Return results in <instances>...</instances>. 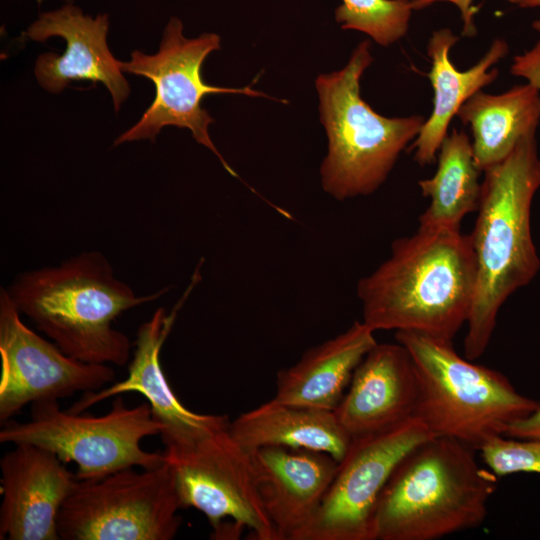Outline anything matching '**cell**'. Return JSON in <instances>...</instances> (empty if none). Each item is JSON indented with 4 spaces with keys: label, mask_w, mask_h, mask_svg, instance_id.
Instances as JSON below:
<instances>
[{
    "label": "cell",
    "mask_w": 540,
    "mask_h": 540,
    "mask_svg": "<svg viewBox=\"0 0 540 540\" xmlns=\"http://www.w3.org/2000/svg\"><path fill=\"white\" fill-rule=\"evenodd\" d=\"M374 330L355 321L337 336L308 349L293 366L278 372L275 399L334 411L353 373L377 344Z\"/></svg>",
    "instance_id": "obj_18"
},
{
    "label": "cell",
    "mask_w": 540,
    "mask_h": 540,
    "mask_svg": "<svg viewBox=\"0 0 540 540\" xmlns=\"http://www.w3.org/2000/svg\"><path fill=\"white\" fill-rule=\"evenodd\" d=\"M228 428L249 452L265 446H284L325 452L338 462L352 440L334 411L275 398L240 414Z\"/></svg>",
    "instance_id": "obj_20"
},
{
    "label": "cell",
    "mask_w": 540,
    "mask_h": 540,
    "mask_svg": "<svg viewBox=\"0 0 540 540\" xmlns=\"http://www.w3.org/2000/svg\"><path fill=\"white\" fill-rule=\"evenodd\" d=\"M168 289L137 295L99 251L22 272L5 288L19 313L64 353L86 363L117 366L128 362L131 343L113 322Z\"/></svg>",
    "instance_id": "obj_3"
},
{
    "label": "cell",
    "mask_w": 540,
    "mask_h": 540,
    "mask_svg": "<svg viewBox=\"0 0 540 540\" xmlns=\"http://www.w3.org/2000/svg\"><path fill=\"white\" fill-rule=\"evenodd\" d=\"M450 2L458 7L462 22L463 30L462 33L464 36L472 37L476 34V27L474 23V14L477 11V8L473 6L474 0H412V5L414 10L423 9L435 2ZM510 3L517 4L520 6L523 0H508Z\"/></svg>",
    "instance_id": "obj_25"
},
{
    "label": "cell",
    "mask_w": 540,
    "mask_h": 540,
    "mask_svg": "<svg viewBox=\"0 0 540 540\" xmlns=\"http://www.w3.org/2000/svg\"><path fill=\"white\" fill-rule=\"evenodd\" d=\"M458 40L450 29L442 28L434 31L428 42L431 69L427 76L434 90V101L430 116L412 144L414 159L420 166L435 162L451 119L463 103L498 77V69L491 67L509 51L503 39H495L479 62L466 71H459L449 57L450 49Z\"/></svg>",
    "instance_id": "obj_19"
},
{
    "label": "cell",
    "mask_w": 540,
    "mask_h": 540,
    "mask_svg": "<svg viewBox=\"0 0 540 540\" xmlns=\"http://www.w3.org/2000/svg\"><path fill=\"white\" fill-rule=\"evenodd\" d=\"M83 413L63 411L58 401L33 403L28 421L3 423L0 442L36 445L64 463L75 462L77 480H97L122 469H152L164 463V452L141 447L142 439L162 431L148 402L128 407L118 396L105 415Z\"/></svg>",
    "instance_id": "obj_7"
},
{
    "label": "cell",
    "mask_w": 540,
    "mask_h": 540,
    "mask_svg": "<svg viewBox=\"0 0 540 540\" xmlns=\"http://www.w3.org/2000/svg\"><path fill=\"white\" fill-rule=\"evenodd\" d=\"M335 20L342 29L363 32L382 46L391 45L408 31L412 0H341Z\"/></svg>",
    "instance_id": "obj_23"
},
{
    "label": "cell",
    "mask_w": 540,
    "mask_h": 540,
    "mask_svg": "<svg viewBox=\"0 0 540 540\" xmlns=\"http://www.w3.org/2000/svg\"><path fill=\"white\" fill-rule=\"evenodd\" d=\"M522 8H534L540 7V0H523L520 4ZM533 28L537 31H540V19L536 20L532 24Z\"/></svg>",
    "instance_id": "obj_28"
},
{
    "label": "cell",
    "mask_w": 540,
    "mask_h": 540,
    "mask_svg": "<svg viewBox=\"0 0 540 540\" xmlns=\"http://www.w3.org/2000/svg\"><path fill=\"white\" fill-rule=\"evenodd\" d=\"M437 158L434 175L418 182L422 195L430 200L419 227L460 229L462 219L478 209L482 183L468 135L453 130L441 143Z\"/></svg>",
    "instance_id": "obj_22"
},
{
    "label": "cell",
    "mask_w": 540,
    "mask_h": 540,
    "mask_svg": "<svg viewBox=\"0 0 540 540\" xmlns=\"http://www.w3.org/2000/svg\"><path fill=\"white\" fill-rule=\"evenodd\" d=\"M504 436L517 439H540V406L528 417L510 425Z\"/></svg>",
    "instance_id": "obj_26"
},
{
    "label": "cell",
    "mask_w": 540,
    "mask_h": 540,
    "mask_svg": "<svg viewBox=\"0 0 540 540\" xmlns=\"http://www.w3.org/2000/svg\"><path fill=\"white\" fill-rule=\"evenodd\" d=\"M395 339L407 349L416 368L415 416L434 436L479 450L540 406V401L517 392L499 371L461 357L452 341L411 331H396Z\"/></svg>",
    "instance_id": "obj_5"
},
{
    "label": "cell",
    "mask_w": 540,
    "mask_h": 540,
    "mask_svg": "<svg viewBox=\"0 0 540 540\" xmlns=\"http://www.w3.org/2000/svg\"><path fill=\"white\" fill-rule=\"evenodd\" d=\"M432 437L414 416L385 431L352 438L300 540H373L377 503L391 473L409 451Z\"/></svg>",
    "instance_id": "obj_11"
},
{
    "label": "cell",
    "mask_w": 540,
    "mask_h": 540,
    "mask_svg": "<svg viewBox=\"0 0 540 540\" xmlns=\"http://www.w3.org/2000/svg\"><path fill=\"white\" fill-rule=\"evenodd\" d=\"M475 285L470 235L419 227L394 240L389 258L358 281L362 321L374 331H411L452 341L467 323Z\"/></svg>",
    "instance_id": "obj_1"
},
{
    "label": "cell",
    "mask_w": 540,
    "mask_h": 540,
    "mask_svg": "<svg viewBox=\"0 0 540 540\" xmlns=\"http://www.w3.org/2000/svg\"><path fill=\"white\" fill-rule=\"evenodd\" d=\"M183 508L174 470L163 464L122 469L97 480H77L63 503L57 529L63 540H171Z\"/></svg>",
    "instance_id": "obj_8"
},
{
    "label": "cell",
    "mask_w": 540,
    "mask_h": 540,
    "mask_svg": "<svg viewBox=\"0 0 540 540\" xmlns=\"http://www.w3.org/2000/svg\"><path fill=\"white\" fill-rule=\"evenodd\" d=\"M457 116L469 125L473 151L481 172L504 160L540 121V90L532 83L491 95L482 90L459 108Z\"/></svg>",
    "instance_id": "obj_21"
},
{
    "label": "cell",
    "mask_w": 540,
    "mask_h": 540,
    "mask_svg": "<svg viewBox=\"0 0 540 540\" xmlns=\"http://www.w3.org/2000/svg\"><path fill=\"white\" fill-rule=\"evenodd\" d=\"M5 288L0 289V421L25 405L58 401L76 392L98 391L115 379L107 364H92L64 353L30 329Z\"/></svg>",
    "instance_id": "obj_12"
},
{
    "label": "cell",
    "mask_w": 540,
    "mask_h": 540,
    "mask_svg": "<svg viewBox=\"0 0 540 540\" xmlns=\"http://www.w3.org/2000/svg\"><path fill=\"white\" fill-rule=\"evenodd\" d=\"M220 49V37L205 33L197 38L183 36L180 19L172 17L166 25L159 51L147 55L133 51L128 62L118 61L122 72L144 76L156 88L152 104L140 120L114 141L119 144L148 139L155 141L165 126H177L191 131L194 139L207 147L220 160L230 175L237 174L213 144L208 127L214 119L201 107V100L208 94H245L261 96L262 93L245 88H225L206 84L201 78V66L211 52Z\"/></svg>",
    "instance_id": "obj_10"
},
{
    "label": "cell",
    "mask_w": 540,
    "mask_h": 540,
    "mask_svg": "<svg viewBox=\"0 0 540 540\" xmlns=\"http://www.w3.org/2000/svg\"><path fill=\"white\" fill-rule=\"evenodd\" d=\"M251 457L277 540H300L332 483L338 461L325 452L284 446L261 447Z\"/></svg>",
    "instance_id": "obj_16"
},
{
    "label": "cell",
    "mask_w": 540,
    "mask_h": 540,
    "mask_svg": "<svg viewBox=\"0 0 540 540\" xmlns=\"http://www.w3.org/2000/svg\"><path fill=\"white\" fill-rule=\"evenodd\" d=\"M511 73L526 78L528 82L534 84L540 90V64L516 56L511 67Z\"/></svg>",
    "instance_id": "obj_27"
},
{
    "label": "cell",
    "mask_w": 540,
    "mask_h": 540,
    "mask_svg": "<svg viewBox=\"0 0 540 540\" xmlns=\"http://www.w3.org/2000/svg\"><path fill=\"white\" fill-rule=\"evenodd\" d=\"M372 61L366 40L343 69L316 79L328 137L321 182L325 192L341 201L376 191L426 120L421 115L382 116L361 98L360 79Z\"/></svg>",
    "instance_id": "obj_6"
},
{
    "label": "cell",
    "mask_w": 540,
    "mask_h": 540,
    "mask_svg": "<svg viewBox=\"0 0 540 540\" xmlns=\"http://www.w3.org/2000/svg\"><path fill=\"white\" fill-rule=\"evenodd\" d=\"M418 377L400 343H377L356 367L334 410L351 438L393 428L416 414Z\"/></svg>",
    "instance_id": "obj_17"
},
{
    "label": "cell",
    "mask_w": 540,
    "mask_h": 540,
    "mask_svg": "<svg viewBox=\"0 0 540 540\" xmlns=\"http://www.w3.org/2000/svg\"><path fill=\"white\" fill-rule=\"evenodd\" d=\"M525 56L530 60L540 64V41L531 50L526 52Z\"/></svg>",
    "instance_id": "obj_29"
},
{
    "label": "cell",
    "mask_w": 540,
    "mask_h": 540,
    "mask_svg": "<svg viewBox=\"0 0 540 540\" xmlns=\"http://www.w3.org/2000/svg\"><path fill=\"white\" fill-rule=\"evenodd\" d=\"M229 423L164 450L182 507L202 512L214 529L213 538L238 536L248 528L254 539L277 540L258 492L251 452L234 439Z\"/></svg>",
    "instance_id": "obj_9"
},
{
    "label": "cell",
    "mask_w": 540,
    "mask_h": 540,
    "mask_svg": "<svg viewBox=\"0 0 540 540\" xmlns=\"http://www.w3.org/2000/svg\"><path fill=\"white\" fill-rule=\"evenodd\" d=\"M53 452L20 443L0 460V539L59 540V511L77 478Z\"/></svg>",
    "instance_id": "obj_14"
},
{
    "label": "cell",
    "mask_w": 540,
    "mask_h": 540,
    "mask_svg": "<svg viewBox=\"0 0 540 540\" xmlns=\"http://www.w3.org/2000/svg\"><path fill=\"white\" fill-rule=\"evenodd\" d=\"M481 457L497 477L514 473L540 474V439L495 436L480 448Z\"/></svg>",
    "instance_id": "obj_24"
},
{
    "label": "cell",
    "mask_w": 540,
    "mask_h": 540,
    "mask_svg": "<svg viewBox=\"0 0 540 540\" xmlns=\"http://www.w3.org/2000/svg\"><path fill=\"white\" fill-rule=\"evenodd\" d=\"M483 172L478 214L470 234L476 285L466 323L464 355L471 361L486 351L501 306L540 268L530 222L533 197L540 188L536 131Z\"/></svg>",
    "instance_id": "obj_2"
},
{
    "label": "cell",
    "mask_w": 540,
    "mask_h": 540,
    "mask_svg": "<svg viewBox=\"0 0 540 540\" xmlns=\"http://www.w3.org/2000/svg\"><path fill=\"white\" fill-rule=\"evenodd\" d=\"M475 450L434 436L409 451L380 494L373 540H435L481 525L498 477Z\"/></svg>",
    "instance_id": "obj_4"
},
{
    "label": "cell",
    "mask_w": 540,
    "mask_h": 540,
    "mask_svg": "<svg viewBox=\"0 0 540 540\" xmlns=\"http://www.w3.org/2000/svg\"><path fill=\"white\" fill-rule=\"evenodd\" d=\"M196 278L193 277L183 297L170 312L159 307L149 320L140 325L127 377L98 391L84 393L69 412L79 414L112 396L138 392L146 398L153 418L162 426L160 435L165 449L190 443L229 423L226 415L198 414L186 408L170 387L160 363L162 346Z\"/></svg>",
    "instance_id": "obj_13"
},
{
    "label": "cell",
    "mask_w": 540,
    "mask_h": 540,
    "mask_svg": "<svg viewBox=\"0 0 540 540\" xmlns=\"http://www.w3.org/2000/svg\"><path fill=\"white\" fill-rule=\"evenodd\" d=\"M108 14L95 18L71 4L40 14L24 32L28 39L43 42L52 36L66 41L62 55L41 54L35 64V76L42 88L60 93L72 81L101 82L110 92L115 111L127 99L130 88L107 46Z\"/></svg>",
    "instance_id": "obj_15"
}]
</instances>
